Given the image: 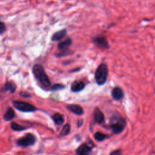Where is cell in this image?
<instances>
[{"label": "cell", "mask_w": 155, "mask_h": 155, "mask_svg": "<svg viewBox=\"0 0 155 155\" xmlns=\"http://www.w3.org/2000/svg\"><path fill=\"white\" fill-rule=\"evenodd\" d=\"M33 73L36 79L44 87H48L51 85L50 79L42 65L39 64L35 65L33 67Z\"/></svg>", "instance_id": "obj_1"}, {"label": "cell", "mask_w": 155, "mask_h": 155, "mask_svg": "<svg viewBox=\"0 0 155 155\" xmlns=\"http://www.w3.org/2000/svg\"><path fill=\"white\" fill-rule=\"evenodd\" d=\"M110 128L114 134H119L123 131L126 125V122L119 114H114L111 118Z\"/></svg>", "instance_id": "obj_2"}, {"label": "cell", "mask_w": 155, "mask_h": 155, "mask_svg": "<svg viewBox=\"0 0 155 155\" xmlns=\"http://www.w3.org/2000/svg\"><path fill=\"white\" fill-rule=\"evenodd\" d=\"M108 74V69L107 65L104 63L100 64L97 68L94 74V78L96 84L98 85H104L107 81Z\"/></svg>", "instance_id": "obj_3"}, {"label": "cell", "mask_w": 155, "mask_h": 155, "mask_svg": "<svg viewBox=\"0 0 155 155\" xmlns=\"http://www.w3.org/2000/svg\"><path fill=\"white\" fill-rule=\"evenodd\" d=\"M13 105L16 109L22 112L28 113L33 112L36 110V108L35 106H33L31 104L24 101H13Z\"/></svg>", "instance_id": "obj_4"}, {"label": "cell", "mask_w": 155, "mask_h": 155, "mask_svg": "<svg viewBox=\"0 0 155 155\" xmlns=\"http://www.w3.org/2000/svg\"><path fill=\"white\" fill-rule=\"evenodd\" d=\"M35 142V136L31 133H27L24 136L18 139L16 141V143L18 146L22 147H27L34 145Z\"/></svg>", "instance_id": "obj_5"}, {"label": "cell", "mask_w": 155, "mask_h": 155, "mask_svg": "<svg viewBox=\"0 0 155 155\" xmlns=\"http://www.w3.org/2000/svg\"><path fill=\"white\" fill-rule=\"evenodd\" d=\"M93 147V142L84 143L76 150V155H90Z\"/></svg>", "instance_id": "obj_6"}, {"label": "cell", "mask_w": 155, "mask_h": 155, "mask_svg": "<svg viewBox=\"0 0 155 155\" xmlns=\"http://www.w3.org/2000/svg\"><path fill=\"white\" fill-rule=\"evenodd\" d=\"M93 43L99 48L103 49H108L109 44L107 39L104 36H97L94 38Z\"/></svg>", "instance_id": "obj_7"}, {"label": "cell", "mask_w": 155, "mask_h": 155, "mask_svg": "<svg viewBox=\"0 0 155 155\" xmlns=\"http://www.w3.org/2000/svg\"><path fill=\"white\" fill-rule=\"evenodd\" d=\"M94 122L95 123L101 124L104 122V115L103 113L98 108H96L94 111Z\"/></svg>", "instance_id": "obj_8"}, {"label": "cell", "mask_w": 155, "mask_h": 155, "mask_svg": "<svg viewBox=\"0 0 155 155\" xmlns=\"http://www.w3.org/2000/svg\"><path fill=\"white\" fill-rule=\"evenodd\" d=\"M67 108L71 113L77 115H82L84 113L83 108L79 105L70 104L67 106Z\"/></svg>", "instance_id": "obj_9"}, {"label": "cell", "mask_w": 155, "mask_h": 155, "mask_svg": "<svg viewBox=\"0 0 155 155\" xmlns=\"http://www.w3.org/2000/svg\"><path fill=\"white\" fill-rule=\"evenodd\" d=\"M85 87V84L81 81H76L73 82L71 85V90L73 92L76 93L82 90Z\"/></svg>", "instance_id": "obj_10"}, {"label": "cell", "mask_w": 155, "mask_h": 155, "mask_svg": "<svg viewBox=\"0 0 155 155\" xmlns=\"http://www.w3.org/2000/svg\"><path fill=\"white\" fill-rule=\"evenodd\" d=\"M111 96L116 101L122 99L124 96V93L120 87H115L111 91Z\"/></svg>", "instance_id": "obj_11"}, {"label": "cell", "mask_w": 155, "mask_h": 155, "mask_svg": "<svg viewBox=\"0 0 155 155\" xmlns=\"http://www.w3.org/2000/svg\"><path fill=\"white\" fill-rule=\"evenodd\" d=\"M16 89V85L12 81H9L5 83L2 88L3 91H10L11 93H13L15 91Z\"/></svg>", "instance_id": "obj_12"}, {"label": "cell", "mask_w": 155, "mask_h": 155, "mask_svg": "<svg viewBox=\"0 0 155 155\" xmlns=\"http://www.w3.org/2000/svg\"><path fill=\"white\" fill-rule=\"evenodd\" d=\"M67 34V30L65 29H62L58 31H56L54 33L52 37H51V40L53 41H58L62 39Z\"/></svg>", "instance_id": "obj_13"}, {"label": "cell", "mask_w": 155, "mask_h": 155, "mask_svg": "<svg viewBox=\"0 0 155 155\" xmlns=\"http://www.w3.org/2000/svg\"><path fill=\"white\" fill-rule=\"evenodd\" d=\"M71 42H72V41L70 38H67L65 40H64L58 44V48L61 51L67 50L71 45Z\"/></svg>", "instance_id": "obj_14"}, {"label": "cell", "mask_w": 155, "mask_h": 155, "mask_svg": "<svg viewBox=\"0 0 155 155\" xmlns=\"http://www.w3.org/2000/svg\"><path fill=\"white\" fill-rule=\"evenodd\" d=\"M15 116V111L12 108H8L4 114L3 118L5 121H8L12 119Z\"/></svg>", "instance_id": "obj_15"}, {"label": "cell", "mask_w": 155, "mask_h": 155, "mask_svg": "<svg viewBox=\"0 0 155 155\" xmlns=\"http://www.w3.org/2000/svg\"><path fill=\"white\" fill-rule=\"evenodd\" d=\"M52 118H53V120L54 122L56 125H61L63 124V123L64 122V116L60 113L54 114Z\"/></svg>", "instance_id": "obj_16"}, {"label": "cell", "mask_w": 155, "mask_h": 155, "mask_svg": "<svg viewBox=\"0 0 155 155\" xmlns=\"http://www.w3.org/2000/svg\"><path fill=\"white\" fill-rule=\"evenodd\" d=\"M70 125L69 124H66L65 125H64L61 133H60V136H67V134H69L70 131Z\"/></svg>", "instance_id": "obj_17"}, {"label": "cell", "mask_w": 155, "mask_h": 155, "mask_svg": "<svg viewBox=\"0 0 155 155\" xmlns=\"http://www.w3.org/2000/svg\"><path fill=\"white\" fill-rule=\"evenodd\" d=\"M10 127L11 128L14 130V131H22L24 130H25L26 129V127H23L21 125H19L16 122H12L11 124H10Z\"/></svg>", "instance_id": "obj_18"}, {"label": "cell", "mask_w": 155, "mask_h": 155, "mask_svg": "<svg viewBox=\"0 0 155 155\" xmlns=\"http://www.w3.org/2000/svg\"><path fill=\"white\" fill-rule=\"evenodd\" d=\"M94 139L98 141V142H101V141H103L104 139H106V137L107 136L101 133V132H96L94 135Z\"/></svg>", "instance_id": "obj_19"}, {"label": "cell", "mask_w": 155, "mask_h": 155, "mask_svg": "<svg viewBox=\"0 0 155 155\" xmlns=\"http://www.w3.org/2000/svg\"><path fill=\"white\" fill-rule=\"evenodd\" d=\"M71 54V51L67 50H61V51L56 54L57 57H62V56H65L67 55H69Z\"/></svg>", "instance_id": "obj_20"}, {"label": "cell", "mask_w": 155, "mask_h": 155, "mask_svg": "<svg viewBox=\"0 0 155 155\" xmlns=\"http://www.w3.org/2000/svg\"><path fill=\"white\" fill-rule=\"evenodd\" d=\"M65 88V86L63 85L62 84H54V85H53L51 87V90H54V91H56V90H61Z\"/></svg>", "instance_id": "obj_21"}, {"label": "cell", "mask_w": 155, "mask_h": 155, "mask_svg": "<svg viewBox=\"0 0 155 155\" xmlns=\"http://www.w3.org/2000/svg\"><path fill=\"white\" fill-rule=\"evenodd\" d=\"M121 154H122V151L120 149L114 150L110 153V155H121Z\"/></svg>", "instance_id": "obj_22"}, {"label": "cell", "mask_w": 155, "mask_h": 155, "mask_svg": "<svg viewBox=\"0 0 155 155\" xmlns=\"http://www.w3.org/2000/svg\"><path fill=\"white\" fill-rule=\"evenodd\" d=\"M5 30V26L3 22H1L0 24V33L2 35Z\"/></svg>", "instance_id": "obj_23"}, {"label": "cell", "mask_w": 155, "mask_h": 155, "mask_svg": "<svg viewBox=\"0 0 155 155\" xmlns=\"http://www.w3.org/2000/svg\"><path fill=\"white\" fill-rule=\"evenodd\" d=\"M19 94H20L21 96L24 97H30V96H30V94L28 93H27V92H26V91H21L20 93H19Z\"/></svg>", "instance_id": "obj_24"}, {"label": "cell", "mask_w": 155, "mask_h": 155, "mask_svg": "<svg viewBox=\"0 0 155 155\" xmlns=\"http://www.w3.org/2000/svg\"><path fill=\"white\" fill-rule=\"evenodd\" d=\"M82 123H83V120H82V119L79 120L78 122V127H81V125H82Z\"/></svg>", "instance_id": "obj_25"}]
</instances>
